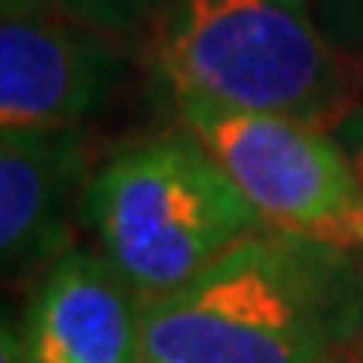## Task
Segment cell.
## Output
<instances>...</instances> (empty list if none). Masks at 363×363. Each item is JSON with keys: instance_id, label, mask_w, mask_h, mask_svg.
Here are the masks:
<instances>
[{"instance_id": "6", "label": "cell", "mask_w": 363, "mask_h": 363, "mask_svg": "<svg viewBox=\"0 0 363 363\" xmlns=\"http://www.w3.org/2000/svg\"><path fill=\"white\" fill-rule=\"evenodd\" d=\"M145 301L119 271L71 245L38 278L19 334L23 363H145Z\"/></svg>"}, {"instance_id": "3", "label": "cell", "mask_w": 363, "mask_h": 363, "mask_svg": "<svg viewBox=\"0 0 363 363\" xmlns=\"http://www.w3.org/2000/svg\"><path fill=\"white\" fill-rule=\"evenodd\" d=\"M82 211L101 256L145 304L189 286L263 230L234 178L189 130L108 160Z\"/></svg>"}, {"instance_id": "2", "label": "cell", "mask_w": 363, "mask_h": 363, "mask_svg": "<svg viewBox=\"0 0 363 363\" xmlns=\"http://www.w3.org/2000/svg\"><path fill=\"white\" fill-rule=\"evenodd\" d=\"M148 60L182 123L271 115L330 130L363 108V63L308 0H163Z\"/></svg>"}, {"instance_id": "7", "label": "cell", "mask_w": 363, "mask_h": 363, "mask_svg": "<svg viewBox=\"0 0 363 363\" xmlns=\"http://www.w3.org/2000/svg\"><path fill=\"white\" fill-rule=\"evenodd\" d=\"M89 145L82 126L4 130L0 138V256L8 278L45 274L71 249L74 196L89 193Z\"/></svg>"}, {"instance_id": "8", "label": "cell", "mask_w": 363, "mask_h": 363, "mask_svg": "<svg viewBox=\"0 0 363 363\" xmlns=\"http://www.w3.org/2000/svg\"><path fill=\"white\" fill-rule=\"evenodd\" d=\"M52 4L108 38H130L160 11L163 0H52Z\"/></svg>"}, {"instance_id": "5", "label": "cell", "mask_w": 363, "mask_h": 363, "mask_svg": "<svg viewBox=\"0 0 363 363\" xmlns=\"http://www.w3.org/2000/svg\"><path fill=\"white\" fill-rule=\"evenodd\" d=\"M119 52L108 34L52 0H0V123L4 130L82 126L111 89Z\"/></svg>"}, {"instance_id": "4", "label": "cell", "mask_w": 363, "mask_h": 363, "mask_svg": "<svg viewBox=\"0 0 363 363\" xmlns=\"http://www.w3.org/2000/svg\"><path fill=\"white\" fill-rule=\"evenodd\" d=\"M204 141L263 230L363 256V182L330 130L271 115H196Z\"/></svg>"}, {"instance_id": "1", "label": "cell", "mask_w": 363, "mask_h": 363, "mask_svg": "<svg viewBox=\"0 0 363 363\" xmlns=\"http://www.w3.org/2000/svg\"><path fill=\"white\" fill-rule=\"evenodd\" d=\"M363 341V256L256 230L145 304V363H326Z\"/></svg>"}, {"instance_id": "10", "label": "cell", "mask_w": 363, "mask_h": 363, "mask_svg": "<svg viewBox=\"0 0 363 363\" xmlns=\"http://www.w3.org/2000/svg\"><path fill=\"white\" fill-rule=\"evenodd\" d=\"M349 152H352V163H356V171H359V182H363V130L356 134V141H352V148H349Z\"/></svg>"}, {"instance_id": "9", "label": "cell", "mask_w": 363, "mask_h": 363, "mask_svg": "<svg viewBox=\"0 0 363 363\" xmlns=\"http://www.w3.org/2000/svg\"><path fill=\"white\" fill-rule=\"evenodd\" d=\"M326 363H363V341H359V345H352V349H345L341 356L326 359Z\"/></svg>"}]
</instances>
